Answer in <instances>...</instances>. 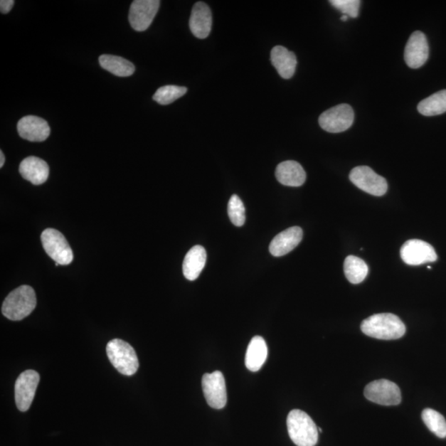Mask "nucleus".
<instances>
[{"mask_svg": "<svg viewBox=\"0 0 446 446\" xmlns=\"http://www.w3.org/2000/svg\"><path fill=\"white\" fill-rule=\"evenodd\" d=\"M363 334L379 340H397L404 336L406 326L392 314H374L361 323Z\"/></svg>", "mask_w": 446, "mask_h": 446, "instance_id": "obj_1", "label": "nucleus"}, {"mask_svg": "<svg viewBox=\"0 0 446 446\" xmlns=\"http://www.w3.org/2000/svg\"><path fill=\"white\" fill-rule=\"evenodd\" d=\"M37 306L35 291L28 285L18 287L4 301L2 314L11 321H20L32 314Z\"/></svg>", "mask_w": 446, "mask_h": 446, "instance_id": "obj_2", "label": "nucleus"}, {"mask_svg": "<svg viewBox=\"0 0 446 446\" xmlns=\"http://www.w3.org/2000/svg\"><path fill=\"white\" fill-rule=\"evenodd\" d=\"M290 437L297 446H315L319 440V428L305 412L292 410L287 418Z\"/></svg>", "mask_w": 446, "mask_h": 446, "instance_id": "obj_3", "label": "nucleus"}, {"mask_svg": "<svg viewBox=\"0 0 446 446\" xmlns=\"http://www.w3.org/2000/svg\"><path fill=\"white\" fill-rule=\"evenodd\" d=\"M107 355L112 366L120 373L132 376L136 373L139 361L133 347L124 341L115 339L107 343Z\"/></svg>", "mask_w": 446, "mask_h": 446, "instance_id": "obj_4", "label": "nucleus"}, {"mask_svg": "<svg viewBox=\"0 0 446 446\" xmlns=\"http://www.w3.org/2000/svg\"><path fill=\"white\" fill-rule=\"evenodd\" d=\"M42 244L43 249L55 263L61 265H68L73 262L74 259L73 251L71 250L68 240L59 230L48 228L42 234Z\"/></svg>", "mask_w": 446, "mask_h": 446, "instance_id": "obj_5", "label": "nucleus"}, {"mask_svg": "<svg viewBox=\"0 0 446 446\" xmlns=\"http://www.w3.org/2000/svg\"><path fill=\"white\" fill-rule=\"evenodd\" d=\"M355 120V112L351 106L342 104L331 107L319 117V125L323 130L331 133L345 132Z\"/></svg>", "mask_w": 446, "mask_h": 446, "instance_id": "obj_6", "label": "nucleus"}, {"mask_svg": "<svg viewBox=\"0 0 446 446\" xmlns=\"http://www.w3.org/2000/svg\"><path fill=\"white\" fill-rule=\"evenodd\" d=\"M363 393L368 401L383 406H395L402 401L399 387L387 379H379L368 383Z\"/></svg>", "mask_w": 446, "mask_h": 446, "instance_id": "obj_7", "label": "nucleus"}, {"mask_svg": "<svg viewBox=\"0 0 446 446\" xmlns=\"http://www.w3.org/2000/svg\"><path fill=\"white\" fill-rule=\"evenodd\" d=\"M350 179L356 187L373 196H383L388 191L386 179L368 166L354 168Z\"/></svg>", "mask_w": 446, "mask_h": 446, "instance_id": "obj_8", "label": "nucleus"}, {"mask_svg": "<svg viewBox=\"0 0 446 446\" xmlns=\"http://www.w3.org/2000/svg\"><path fill=\"white\" fill-rule=\"evenodd\" d=\"M202 387L205 398L210 407L222 409L225 406L228 394L222 372L205 373L202 378Z\"/></svg>", "mask_w": 446, "mask_h": 446, "instance_id": "obj_9", "label": "nucleus"}, {"mask_svg": "<svg viewBox=\"0 0 446 446\" xmlns=\"http://www.w3.org/2000/svg\"><path fill=\"white\" fill-rule=\"evenodd\" d=\"M39 381V373L34 371L28 370L20 374L15 383V402L19 411L26 412L30 408Z\"/></svg>", "mask_w": 446, "mask_h": 446, "instance_id": "obj_10", "label": "nucleus"}, {"mask_svg": "<svg viewBox=\"0 0 446 446\" xmlns=\"http://www.w3.org/2000/svg\"><path fill=\"white\" fill-rule=\"evenodd\" d=\"M159 0H135L131 4L128 20L132 28L143 32L150 27L160 8Z\"/></svg>", "mask_w": 446, "mask_h": 446, "instance_id": "obj_11", "label": "nucleus"}, {"mask_svg": "<svg viewBox=\"0 0 446 446\" xmlns=\"http://www.w3.org/2000/svg\"><path fill=\"white\" fill-rule=\"evenodd\" d=\"M400 254L404 262L409 265H420L437 260V255L432 245L418 239L405 243Z\"/></svg>", "mask_w": 446, "mask_h": 446, "instance_id": "obj_12", "label": "nucleus"}, {"mask_svg": "<svg viewBox=\"0 0 446 446\" xmlns=\"http://www.w3.org/2000/svg\"><path fill=\"white\" fill-rule=\"evenodd\" d=\"M429 58V45L423 32L416 31L409 38L404 51V60L410 68L418 69L427 63Z\"/></svg>", "mask_w": 446, "mask_h": 446, "instance_id": "obj_13", "label": "nucleus"}, {"mask_svg": "<svg viewBox=\"0 0 446 446\" xmlns=\"http://www.w3.org/2000/svg\"><path fill=\"white\" fill-rule=\"evenodd\" d=\"M17 128L20 137L33 142L47 140L51 133L48 122L37 116L23 117Z\"/></svg>", "mask_w": 446, "mask_h": 446, "instance_id": "obj_14", "label": "nucleus"}, {"mask_svg": "<svg viewBox=\"0 0 446 446\" xmlns=\"http://www.w3.org/2000/svg\"><path fill=\"white\" fill-rule=\"evenodd\" d=\"M212 23V12L208 5L203 2L194 4L189 19V28L192 33L199 39L208 38L211 33Z\"/></svg>", "mask_w": 446, "mask_h": 446, "instance_id": "obj_15", "label": "nucleus"}, {"mask_svg": "<svg viewBox=\"0 0 446 446\" xmlns=\"http://www.w3.org/2000/svg\"><path fill=\"white\" fill-rule=\"evenodd\" d=\"M302 230L299 227H293L275 235L270 245L271 255L280 257L295 249L302 240Z\"/></svg>", "mask_w": 446, "mask_h": 446, "instance_id": "obj_16", "label": "nucleus"}, {"mask_svg": "<svg viewBox=\"0 0 446 446\" xmlns=\"http://www.w3.org/2000/svg\"><path fill=\"white\" fill-rule=\"evenodd\" d=\"M49 171L48 163L36 156L24 159L19 166V173L22 177L35 186H40L47 181Z\"/></svg>", "mask_w": 446, "mask_h": 446, "instance_id": "obj_17", "label": "nucleus"}, {"mask_svg": "<svg viewBox=\"0 0 446 446\" xmlns=\"http://www.w3.org/2000/svg\"><path fill=\"white\" fill-rule=\"evenodd\" d=\"M276 179L285 186L299 187L306 181V172L300 164L287 161L280 164L275 171Z\"/></svg>", "mask_w": 446, "mask_h": 446, "instance_id": "obj_18", "label": "nucleus"}, {"mask_svg": "<svg viewBox=\"0 0 446 446\" xmlns=\"http://www.w3.org/2000/svg\"><path fill=\"white\" fill-rule=\"evenodd\" d=\"M270 60L282 78L288 80L294 76L297 66V58L294 53L282 46H276L271 51Z\"/></svg>", "mask_w": 446, "mask_h": 446, "instance_id": "obj_19", "label": "nucleus"}, {"mask_svg": "<svg viewBox=\"0 0 446 446\" xmlns=\"http://www.w3.org/2000/svg\"><path fill=\"white\" fill-rule=\"evenodd\" d=\"M268 357V347L264 338L256 336L251 339L245 354V363L249 371L257 372Z\"/></svg>", "mask_w": 446, "mask_h": 446, "instance_id": "obj_20", "label": "nucleus"}, {"mask_svg": "<svg viewBox=\"0 0 446 446\" xmlns=\"http://www.w3.org/2000/svg\"><path fill=\"white\" fill-rule=\"evenodd\" d=\"M206 250L201 245H196L189 250L184 260L183 273L188 280L193 281L201 274L206 264Z\"/></svg>", "mask_w": 446, "mask_h": 446, "instance_id": "obj_21", "label": "nucleus"}, {"mask_svg": "<svg viewBox=\"0 0 446 446\" xmlns=\"http://www.w3.org/2000/svg\"><path fill=\"white\" fill-rule=\"evenodd\" d=\"M99 60L102 68L116 76L127 77L135 73L134 65L121 56L102 55Z\"/></svg>", "mask_w": 446, "mask_h": 446, "instance_id": "obj_22", "label": "nucleus"}, {"mask_svg": "<svg viewBox=\"0 0 446 446\" xmlns=\"http://www.w3.org/2000/svg\"><path fill=\"white\" fill-rule=\"evenodd\" d=\"M418 110L423 116L432 117L446 112V90H440L419 102Z\"/></svg>", "mask_w": 446, "mask_h": 446, "instance_id": "obj_23", "label": "nucleus"}, {"mask_svg": "<svg viewBox=\"0 0 446 446\" xmlns=\"http://www.w3.org/2000/svg\"><path fill=\"white\" fill-rule=\"evenodd\" d=\"M344 271L346 279L353 285L361 283L368 273L367 264L355 255H349L345 260Z\"/></svg>", "mask_w": 446, "mask_h": 446, "instance_id": "obj_24", "label": "nucleus"}, {"mask_svg": "<svg viewBox=\"0 0 446 446\" xmlns=\"http://www.w3.org/2000/svg\"><path fill=\"white\" fill-rule=\"evenodd\" d=\"M424 423L439 438L446 437V421L442 414L432 408L425 409L422 414Z\"/></svg>", "mask_w": 446, "mask_h": 446, "instance_id": "obj_25", "label": "nucleus"}, {"mask_svg": "<svg viewBox=\"0 0 446 446\" xmlns=\"http://www.w3.org/2000/svg\"><path fill=\"white\" fill-rule=\"evenodd\" d=\"M186 87L177 85H165L161 87L153 96V100L158 104L162 105H168L172 104L173 102L181 98L182 96L187 93Z\"/></svg>", "mask_w": 446, "mask_h": 446, "instance_id": "obj_26", "label": "nucleus"}, {"mask_svg": "<svg viewBox=\"0 0 446 446\" xmlns=\"http://www.w3.org/2000/svg\"><path fill=\"white\" fill-rule=\"evenodd\" d=\"M230 221L237 227H242L245 222V210L240 198L234 194L230 198L228 207Z\"/></svg>", "mask_w": 446, "mask_h": 446, "instance_id": "obj_27", "label": "nucleus"}, {"mask_svg": "<svg viewBox=\"0 0 446 446\" xmlns=\"http://www.w3.org/2000/svg\"><path fill=\"white\" fill-rule=\"evenodd\" d=\"M361 3L360 0H331L330 1L333 7L339 10L346 16L353 18L358 17Z\"/></svg>", "mask_w": 446, "mask_h": 446, "instance_id": "obj_28", "label": "nucleus"}, {"mask_svg": "<svg viewBox=\"0 0 446 446\" xmlns=\"http://www.w3.org/2000/svg\"><path fill=\"white\" fill-rule=\"evenodd\" d=\"M14 4V0H1L0 1V11L4 14L9 13L11 11Z\"/></svg>", "mask_w": 446, "mask_h": 446, "instance_id": "obj_29", "label": "nucleus"}, {"mask_svg": "<svg viewBox=\"0 0 446 446\" xmlns=\"http://www.w3.org/2000/svg\"><path fill=\"white\" fill-rule=\"evenodd\" d=\"M4 162H5V157L4 155L3 152H0V167H3L4 165Z\"/></svg>", "mask_w": 446, "mask_h": 446, "instance_id": "obj_30", "label": "nucleus"}, {"mask_svg": "<svg viewBox=\"0 0 446 446\" xmlns=\"http://www.w3.org/2000/svg\"><path fill=\"white\" fill-rule=\"evenodd\" d=\"M348 16H346V15H343V16L341 18V21L343 22H346L348 20Z\"/></svg>", "mask_w": 446, "mask_h": 446, "instance_id": "obj_31", "label": "nucleus"}, {"mask_svg": "<svg viewBox=\"0 0 446 446\" xmlns=\"http://www.w3.org/2000/svg\"><path fill=\"white\" fill-rule=\"evenodd\" d=\"M319 432H322V430L321 428H319Z\"/></svg>", "mask_w": 446, "mask_h": 446, "instance_id": "obj_32", "label": "nucleus"}]
</instances>
